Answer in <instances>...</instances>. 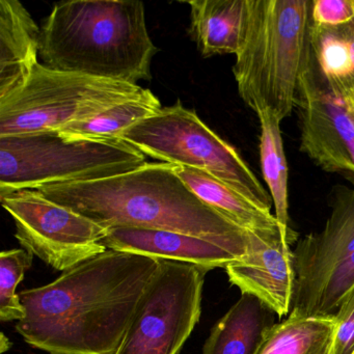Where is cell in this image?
I'll return each instance as SVG.
<instances>
[{"mask_svg":"<svg viewBox=\"0 0 354 354\" xmlns=\"http://www.w3.org/2000/svg\"><path fill=\"white\" fill-rule=\"evenodd\" d=\"M274 315L258 298L242 294L211 329L203 354H257Z\"/></svg>","mask_w":354,"mask_h":354,"instance_id":"17","label":"cell"},{"mask_svg":"<svg viewBox=\"0 0 354 354\" xmlns=\"http://www.w3.org/2000/svg\"><path fill=\"white\" fill-rule=\"evenodd\" d=\"M225 272L241 294L258 298L279 317L292 312L296 291L293 250L281 236L265 242L248 258L229 265Z\"/></svg>","mask_w":354,"mask_h":354,"instance_id":"12","label":"cell"},{"mask_svg":"<svg viewBox=\"0 0 354 354\" xmlns=\"http://www.w3.org/2000/svg\"><path fill=\"white\" fill-rule=\"evenodd\" d=\"M337 327L328 354H354V288L335 313Z\"/></svg>","mask_w":354,"mask_h":354,"instance_id":"23","label":"cell"},{"mask_svg":"<svg viewBox=\"0 0 354 354\" xmlns=\"http://www.w3.org/2000/svg\"><path fill=\"white\" fill-rule=\"evenodd\" d=\"M295 109L301 152L354 188V113L321 82L312 64L300 78Z\"/></svg>","mask_w":354,"mask_h":354,"instance_id":"11","label":"cell"},{"mask_svg":"<svg viewBox=\"0 0 354 354\" xmlns=\"http://www.w3.org/2000/svg\"><path fill=\"white\" fill-rule=\"evenodd\" d=\"M346 104L351 109L352 113H354V100L350 101V102L346 103Z\"/></svg>","mask_w":354,"mask_h":354,"instance_id":"25","label":"cell"},{"mask_svg":"<svg viewBox=\"0 0 354 354\" xmlns=\"http://www.w3.org/2000/svg\"><path fill=\"white\" fill-rule=\"evenodd\" d=\"M41 28L17 0H0V100L21 88L38 65Z\"/></svg>","mask_w":354,"mask_h":354,"instance_id":"14","label":"cell"},{"mask_svg":"<svg viewBox=\"0 0 354 354\" xmlns=\"http://www.w3.org/2000/svg\"><path fill=\"white\" fill-rule=\"evenodd\" d=\"M119 138L146 156L205 171L271 211L270 194L241 155L180 101L128 128Z\"/></svg>","mask_w":354,"mask_h":354,"instance_id":"6","label":"cell"},{"mask_svg":"<svg viewBox=\"0 0 354 354\" xmlns=\"http://www.w3.org/2000/svg\"><path fill=\"white\" fill-rule=\"evenodd\" d=\"M296 291L292 312L335 315L354 288V188L337 186L324 227L296 242Z\"/></svg>","mask_w":354,"mask_h":354,"instance_id":"8","label":"cell"},{"mask_svg":"<svg viewBox=\"0 0 354 354\" xmlns=\"http://www.w3.org/2000/svg\"><path fill=\"white\" fill-rule=\"evenodd\" d=\"M147 91L138 84L57 71L38 64L21 88L0 100V136L57 132L140 98Z\"/></svg>","mask_w":354,"mask_h":354,"instance_id":"7","label":"cell"},{"mask_svg":"<svg viewBox=\"0 0 354 354\" xmlns=\"http://www.w3.org/2000/svg\"><path fill=\"white\" fill-rule=\"evenodd\" d=\"M260 121L259 155L263 179L274 206V216L281 239L290 245L297 242V233L290 227L289 167L281 138V121L270 111L257 113Z\"/></svg>","mask_w":354,"mask_h":354,"instance_id":"19","label":"cell"},{"mask_svg":"<svg viewBox=\"0 0 354 354\" xmlns=\"http://www.w3.org/2000/svg\"><path fill=\"white\" fill-rule=\"evenodd\" d=\"M310 20L322 28L350 24L354 21V0H313Z\"/></svg>","mask_w":354,"mask_h":354,"instance_id":"24","label":"cell"},{"mask_svg":"<svg viewBox=\"0 0 354 354\" xmlns=\"http://www.w3.org/2000/svg\"><path fill=\"white\" fill-rule=\"evenodd\" d=\"M32 259L34 254L24 248L3 250L0 254V320L3 322L21 321L26 317L16 290L32 267Z\"/></svg>","mask_w":354,"mask_h":354,"instance_id":"22","label":"cell"},{"mask_svg":"<svg viewBox=\"0 0 354 354\" xmlns=\"http://www.w3.org/2000/svg\"><path fill=\"white\" fill-rule=\"evenodd\" d=\"M161 109L159 99L148 90L140 98L120 103L88 119L69 124L57 132L66 140L119 138L128 128L152 117Z\"/></svg>","mask_w":354,"mask_h":354,"instance_id":"21","label":"cell"},{"mask_svg":"<svg viewBox=\"0 0 354 354\" xmlns=\"http://www.w3.org/2000/svg\"><path fill=\"white\" fill-rule=\"evenodd\" d=\"M0 202L13 217L22 248L55 270H69L107 250V229L39 190L1 194Z\"/></svg>","mask_w":354,"mask_h":354,"instance_id":"10","label":"cell"},{"mask_svg":"<svg viewBox=\"0 0 354 354\" xmlns=\"http://www.w3.org/2000/svg\"><path fill=\"white\" fill-rule=\"evenodd\" d=\"M146 163L144 153L120 138L66 140L57 132L0 136V196L96 181Z\"/></svg>","mask_w":354,"mask_h":354,"instance_id":"5","label":"cell"},{"mask_svg":"<svg viewBox=\"0 0 354 354\" xmlns=\"http://www.w3.org/2000/svg\"><path fill=\"white\" fill-rule=\"evenodd\" d=\"M175 171L203 203L234 225L254 235H281L279 223L270 210L259 206L227 184L192 167L175 165Z\"/></svg>","mask_w":354,"mask_h":354,"instance_id":"16","label":"cell"},{"mask_svg":"<svg viewBox=\"0 0 354 354\" xmlns=\"http://www.w3.org/2000/svg\"><path fill=\"white\" fill-rule=\"evenodd\" d=\"M209 270L161 260L160 269L115 354H178L200 321Z\"/></svg>","mask_w":354,"mask_h":354,"instance_id":"9","label":"cell"},{"mask_svg":"<svg viewBox=\"0 0 354 354\" xmlns=\"http://www.w3.org/2000/svg\"><path fill=\"white\" fill-rule=\"evenodd\" d=\"M312 66L323 84L345 103L354 100V21L310 32Z\"/></svg>","mask_w":354,"mask_h":354,"instance_id":"18","label":"cell"},{"mask_svg":"<svg viewBox=\"0 0 354 354\" xmlns=\"http://www.w3.org/2000/svg\"><path fill=\"white\" fill-rule=\"evenodd\" d=\"M190 35L201 55H237L248 26V0H192Z\"/></svg>","mask_w":354,"mask_h":354,"instance_id":"15","label":"cell"},{"mask_svg":"<svg viewBox=\"0 0 354 354\" xmlns=\"http://www.w3.org/2000/svg\"><path fill=\"white\" fill-rule=\"evenodd\" d=\"M161 260L106 252L19 293L16 330L50 354H115L160 269Z\"/></svg>","mask_w":354,"mask_h":354,"instance_id":"1","label":"cell"},{"mask_svg":"<svg viewBox=\"0 0 354 354\" xmlns=\"http://www.w3.org/2000/svg\"><path fill=\"white\" fill-rule=\"evenodd\" d=\"M337 327L335 315L300 316L290 313L265 333L257 354H328Z\"/></svg>","mask_w":354,"mask_h":354,"instance_id":"20","label":"cell"},{"mask_svg":"<svg viewBox=\"0 0 354 354\" xmlns=\"http://www.w3.org/2000/svg\"><path fill=\"white\" fill-rule=\"evenodd\" d=\"M313 0H248L245 37L233 73L238 93L254 113L279 121L295 109L300 78L312 64Z\"/></svg>","mask_w":354,"mask_h":354,"instance_id":"4","label":"cell"},{"mask_svg":"<svg viewBox=\"0 0 354 354\" xmlns=\"http://www.w3.org/2000/svg\"><path fill=\"white\" fill-rule=\"evenodd\" d=\"M107 250L131 252L163 261L187 263L207 270L227 268L240 259L208 240L165 230L115 227L103 239Z\"/></svg>","mask_w":354,"mask_h":354,"instance_id":"13","label":"cell"},{"mask_svg":"<svg viewBox=\"0 0 354 354\" xmlns=\"http://www.w3.org/2000/svg\"><path fill=\"white\" fill-rule=\"evenodd\" d=\"M37 190L105 229L130 227L187 234L213 242L241 261L281 236L254 235L234 225L203 203L169 163H146L123 175Z\"/></svg>","mask_w":354,"mask_h":354,"instance_id":"2","label":"cell"},{"mask_svg":"<svg viewBox=\"0 0 354 354\" xmlns=\"http://www.w3.org/2000/svg\"><path fill=\"white\" fill-rule=\"evenodd\" d=\"M157 53L142 1H63L41 26L39 57L57 71L138 86Z\"/></svg>","mask_w":354,"mask_h":354,"instance_id":"3","label":"cell"}]
</instances>
